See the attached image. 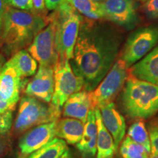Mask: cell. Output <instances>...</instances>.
<instances>
[{"label": "cell", "instance_id": "1", "mask_svg": "<svg viewBox=\"0 0 158 158\" xmlns=\"http://www.w3.org/2000/svg\"><path fill=\"white\" fill-rule=\"evenodd\" d=\"M121 43L119 33L109 26L81 22L70 65L84 90L92 92L109 72Z\"/></svg>", "mask_w": 158, "mask_h": 158}, {"label": "cell", "instance_id": "2", "mask_svg": "<svg viewBox=\"0 0 158 158\" xmlns=\"http://www.w3.org/2000/svg\"><path fill=\"white\" fill-rule=\"evenodd\" d=\"M48 16L7 5L2 27V41L9 52L22 50L48 24Z\"/></svg>", "mask_w": 158, "mask_h": 158}, {"label": "cell", "instance_id": "3", "mask_svg": "<svg viewBox=\"0 0 158 158\" xmlns=\"http://www.w3.org/2000/svg\"><path fill=\"white\" fill-rule=\"evenodd\" d=\"M121 96L122 108L130 118H147L158 112V86L130 76Z\"/></svg>", "mask_w": 158, "mask_h": 158}, {"label": "cell", "instance_id": "4", "mask_svg": "<svg viewBox=\"0 0 158 158\" xmlns=\"http://www.w3.org/2000/svg\"><path fill=\"white\" fill-rule=\"evenodd\" d=\"M56 21V45L58 59L71 60L82 20L81 15L67 0L54 11Z\"/></svg>", "mask_w": 158, "mask_h": 158}, {"label": "cell", "instance_id": "5", "mask_svg": "<svg viewBox=\"0 0 158 158\" xmlns=\"http://www.w3.org/2000/svg\"><path fill=\"white\" fill-rule=\"evenodd\" d=\"M62 110L30 96L21 98L15 121L14 129L18 133L32 127L59 120Z\"/></svg>", "mask_w": 158, "mask_h": 158}, {"label": "cell", "instance_id": "6", "mask_svg": "<svg viewBox=\"0 0 158 158\" xmlns=\"http://www.w3.org/2000/svg\"><path fill=\"white\" fill-rule=\"evenodd\" d=\"M48 24L38 32L28 48L29 53L40 65L54 68L58 60L56 21L54 12L48 16Z\"/></svg>", "mask_w": 158, "mask_h": 158}, {"label": "cell", "instance_id": "7", "mask_svg": "<svg viewBox=\"0 0 158 158\" xmlns=\"http://www.w3.org/2000/svg\"><path fill=\"white\" fill-rule=\"evenodd\" d=\"M158 43V26L142 27L131 33L124 44L122 59L128 68L147 56Z\"/></svg>", "mask_w": 158, "mask_h": 158}, {"label": "cell", "instance_id": "8", "mask_svg": "<svg viewBox=\"0 0 158 158\" xmlns=\"http://www.w3.org/2000/svg\"><path fill=\"white\" fill-rule=\"evenodd\" d=\"M54 70V92L51 103L62 110L71 95L81 91L83 83L74 73L68 59H58Z\"/></svg>", "mask_w": 158, "mask_h": 158}, {"label": "cell", "instance_id": "9", "mask_svg": "<svg viewBox=\"0 0 158 158\" xmlns=\"http://www.w3.org/2000/svg\"><path fill=\"white\" fill-rule=\"evenodd\" d=\"M127 69L122 59L114 62L109 72L92 92L93 108L113 101L127 80Z\"/></svg>", "mask_w": 158, "mask_h": 158}, {"label": "cell", "instance_id": "10", "mask_svg": "<svg viewBox=\"0 0 158 158\" xmlns=\"http://www.w3.org/2000/svg\"><path fill=\"white\" fill-rule=\"evenodd\" d=\"M100 5L103 19L125 29H133L139 23L133 0H104Z\"/></svg>", "mask_w": 158, "mask_h": 158}, {"label": "cell", "instance_id": "11", "mask_svg": "<svg viewBox=\"0 0 158 158\" xmlns=\"http://www.w3.org/2000/svg\"><path fill=\"white\" fill-rule=\"evenodd\" d=\"M54 69L40 65L37 73L25 86V94L50 103L54 92Z\"/></svg>", "mask_w": 158, "mask_h": 158}, {"label": "cell", "instance_id": "12", "mask_svg": "<svg viewBox=\"0 0 158 158\" xmlns=\"http://www.w3.org/2000/svg\"><path fill=\"white\" fill-rule=\"evenodd\" d=\"M57 121L40 124L27 132L19 141L21 153L30 155L56 138Z\"/></svg>", "mask_w": 158, "mask_h": 158}, {"label": "cell", "instance_id": "13", "mask_svg": "<svg viewBox=\"0 0 158 158\" xmlns=\"http://www.w3.org/2000/svg\"><path fill=\"white\" fill-rule=\"evenodd\" d=\"M22 86V78L11 61H7L0 70V94L11 106L15 108Z\"/></svg>", "mask_w": 158, "mask_h": 158}, {"label": "cell", "instance_id": "14", "mask_svg": "<svg viewBox=\"0 0 158 158\" xmlns=\"http://www.w3.org/2000/svg\"><path fill=\"white\" fill-rule=\"evenodd\" d=\"M102 121L114 138L116 147L123 139L126 130V123L123 116L118 111L113 102L101 105L98 107Z\"/></svg>", "mask_w": 158, "mask_h": 158}, {"label": "cell", "instance_id": "15", "mask_svg": "<svg viewBox=\"0 0 158 158\" xmlns=\"http://www.w3.org/2000/svg\"><path fill=\"white\" fill-rule=\"evenodd\" d=\"M92 108H93L92 92L79 91L71 95L65 102L62 114L65 117L76 118L85 124Z\"/></svg>", "mask_w": 158, "mask_h": 158}, {"label": "cell", "instance_id": "16", "mask_svg": "<svg viewBox=\"0 0 158 158\" xmlns=\"http://www.w3.org/2000/svg\"><path fill=\"white\" fill-rule=\"evenodd\" d=\"M97 140L98 127L94 109L92 108L89 112L84 130L81 141L76 144V147L83 158H94L97 155Z\"/></svg>", "mask_w": 158, "mask_h": 158}, {"label": "cell", "instance_id": "17", "mask_svg": "<svg viewBox=\"0 0 158 158\" xmlns=\"http://www.w3.org/2000/svg\"><path fill=\"white\" fill-rule=\"evenodd\" d=\"M130 74L158 86V45L132 67Z\"/></svg>", "mask_w": 158, "mask_h": 158}, {"label": "cell", "instance_id": "18", "mask_svg": "<svg viewBox=\"0 0 158 158\" xmlns=\"http://www.w3.org/2000/svg\"><path fill=\"white\" fill-rule=\"evenodd\" d=\"M94 109L98 127L96 158H113L117 147H116L112 135L102 123L100 109L98 108H94Z\"/></svg>", "mask_w": 158, "mask_h": 158}, {"label": "cell", "instance_id": "19", "mask_svg": "<svg viewBox=\"0 0 158 158\" xmlns=\"http://www.w3.org/2000/svg\"><path fill=\"white\" fill-rule=\"evenodd\" d=\"M84 123L74 118H64L56 122V136L69 144H77L81 139Z\"/></svg>", "mask_w": 158, "mask_h": 158}, {"label": "cell", "instance_id": "20", "mask_svg": "<svg viewBox=\"0 0 158 158\" xmlns=\"http://www.w3.org/2000/svg\"><path fill=\"white\" fill-rule=\"evenodd\" d=\"M21 78H27L35 74L37 62L26 50L17 51L10 59Z\"/></svg>", "mask_w": 158, "mask_h": 158}, {"label": "cell", "instance_id": "21", "mask_svg": "<svg viewBox=\"0 0 158 158\" xmlns=\"http://www.w3.org/2000/svg\"><path fill=\"white\" fill-rule=\"evenodd\" d=\"M68 149L64 140L54 138L43 147L29 155L27 158H60Z\"/></svg>", "mask_w": 158, "mask_h": 158}, {"label": "cell", "instance_id": "22", "mask_svg": "<svg viewBox=\"0 0 158 158\" xmlns=\"http://www.w3.org/2000/svg\"><path fill=\"white\" fill-rule=\"evenodd\" d=\"M74 9L92 21H98L103 19V14L100 4L92 0H68Z\"/></svg>", "mask_w": 158, "mask_h": 158}, {"label": "cell", "instance_id": "23", "mask_svg": "<svg viewBox=\"0 0 158 158\" xmlns=\"http://www.w3.org/2000/svg\"><path fill=\"white\" fill-rule=\"evenodd\" d=\"M127 135L136 143L144 147L148 152L151 153V143L149 133L143 121L140 120L132 124L127 131Z\"/></svg>", "mask_w": 158, "mask_h": 158}, {"label": "cell", "instance_id": "24", "mask_svg": "<svg viewBox=\"0 0 158 158\" xmlns=\"http://www.w3.org/2000/svg\"><path fill=\"white\" fill-rule=\"evenodd\" d=\"M122 158H149L150 153L144 147L127 136L123 140L119 149Z\"/></svg>", "mask_w": 158, "mask_h": 158}, {"label": "cell", "instance_id": "25", "mask_svg": "<svg viewBox=\"0 0 158 158\" xmlns=\"http://www.w3.org/2000/svg\"><path fill=\"white\" fill-rule=\"evenodd\" d=\"M150 143H151V152L158 155V117L153 118L148 124Z\"/></svg>", "mask_w": 158, "mask_h": 158}, {"label": "cell", "instance_id": "26", "mask_svg": "<svg viewBox=\"0 0 158 158\" xmlns=\"http://www.w3.org/2000/svg\"><path fill=\"white\" fill-rule=\"evenodd\" d=\"M143 12L150 19H158V0H147L143 6Z\"/></svg>", "mask_w": 158, "mask_h": 158}, {"label": "cell", "instance_id": "27", "mask_svg": "<svg viewBox=\"0 0 158 158\" xmlns=\"http://www.w3.org/2000/svg\"><path fill=\"white\" fill-rule=\"evenodd\" d=\"M7 5L23 10H33L32 0H5Z\"/></svg>", "mask_w": 158, "mask_h": 158}, {"label": "cell", "instance_id": "28", "mask_svg": "<svg viewBox=\"0 0 158 158\" xmlns=\"http://www.w3.org/2000/svg\"><path fill=\"white\" fill-rule=\"evenodd\" d=\"M12 118V111L0 116V133H6L10 129Z\"/></svg>", "mask_w": 158, "mask_h": 158}, {"label": "cell", "instance_id": "29", "mask_svg": "<svg viewBox=\"0 0 158 158\" xmlns=\"http://www.w3.org/2000/svg\"><path fill=\"white\" fill-rule=\"evenodd\" d=\"M33 2V12L39 15L46 16V7H45V0H32Z\"/></svg>", "mask_w": 158, "mask_h": 158}, {"label": "cell", "instance_id": "30", "mask_svg": "<svg viewBox=\"0 0 158 158\" xmlns=\"http://www.w3.org/2000/svg\"><path fill=\"white\" fill-rule=\"evenodd\" d=\"M15 108L11 106L5 99H4L2 94H0V116L7 113V112H13V110H14Z\"/></svg>", "mask_w": 158, "mask_h": 158}, {"label": "cell", "instance_id": "31", "mask_svg": "<svg viewBox=\"0 0 158 158\" xmlns=\"http://www.w3.org/2000/svg\"><path fill=\"white\" fill-rule=\"evenodd\" d=\"M67 0H45V7L48 10H55Z\"/></svg>", "mask_w": 158, "mask_h": 158}, {"label": "cell", "instance_id": "32", "mask_svg": "<svg viewBox=\"0 0 158 158\" xmlns=\"http://www.w3.org/2000/svg\"><path fill=\"white\" fill-rule=\"evenodd\" d=\"M6 6H7V4H6L5 0H0V31L2 30V27Z\"/></svg>", "mask_w": 158, "mask_h": 158}, {"label": "cell", "instance_id": "33", "mask_svg": "<svg viewBox=\"0 0 158 158\" xmlns=\"http://www.w3.org/2000/svg\"><path fill=\"white\" fill-rule=\"evenodd\" d=\"M60 158H72L70 152H69V149L67 150V151L65 152L64 154H63V155H62V157H61Z\"/></svg>", "mask_w": 158, "mask_h": 158}, {"label": "cell", "instance_id": "34", "mask_svg": "<svg viewBox=\"0 0 158 158\" xmlns=\"http://www.w3.org/2000/svg\"><path fill=\"white\" fill-rule=\"evenodd\" d=\"M149 158H158V155H157V154H155L154 152H151Z\"/></svg>", "mask_w": 158, "mask_h": 158}, {"label": "cell", "instance_id": "35", "mask_svg": "<svg viewBox=\"0 0 158 158\" xmlns=\"http://www.w3.org/2000/svg\"><path fill=\"white\" fill-rule=\"evenodd\" d=\"M92 1L96 3H98V4H101L102 2L104 1V0H92Z\"/></svg>", "mask_w": 158, "mask_h": 158}, {"label": "cell", "instance_id": "36", "mask_svg": "<svg viewBox=\"0 0 158 158\" xmlns=\"http://www.w3.org/2000/svg\"><path fill=\"white\" fill-rule=\"evenodd\" d=\"M2 59L0 58V70H1L2 68Z\"/></svg>", "mask_w": 158, "mask_h": 158}, {"label": "cell", "instance_id": "37", "mask_svg": "<svg viewBox=\"0 0 158 158\" xmlns=\"http://www.w3.org/2000/svg\"><path fill=\"white\" fill-rule=\"evenodd\" d=\"M139 1H142V2H147V0H139Z\"/></svg>", "mask_w": 158, "mask_h": 158}]
</instances>
